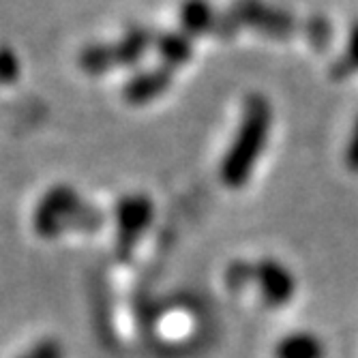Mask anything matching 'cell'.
<instances>
[{
  "mask_svg": "<svg viewBox=\"0 0 358 358\" xmlns=\"http://www.w3.org/2000/svg\"><path fill=\"white\" fill-rule=\"evenodd\" d=\"M152 43H155V35L148 28L131 26L116 43H112L118 67H136L146 56V52L152 48Z\"/></svg>",
  "mask_w": 358,
  "mask_h": 358,
  "instance_id": "10",
  "label": "cell"
},
{
  "mask_svg": "<svg viewBox=\"0 0 358 358\" xmlns=\"http://www.w3.org/2000/svg\"><path fill=\"white\" fill-rule=\"evenodd\" d=\"M275 358H327V343L311 331H294L283 335L273 350Z\"/></svg>",
  "mask_w": 358,
  "mask_h": 358,
  "instance_id": "9",
  "label": "cell"
},
{
  "mask_svg": "<svg viewBox=\"0 0 358 358\" xmlns=\"http://www.w3.org/2000/svg\"><path fill=\"white\" fill-rule=\"evenodd\" d=\"M174 73L168 67H152L134 73L122 86V99L129 106H146L172 86Z\"/></svg>",
  "mask_w": 358,
  "mask_h": 358,
  "instance_id": "6",
  "label": "cell"
},
{
  "mask_svg": "<svg viewBox=\"0 0 358 358\" xmlns=\"http://www.w3.org/2000/svg\"><path fill=\"white\" fill-rule=\"evenodd\" d=\"M80 69L88 76H106L114 67H118L114 45L112 43H88L82 48L80 56Z\"/></svg>",
  "mask_w": 358,
  "mask_h": 358,
  "instance_id": "11",
  "label": "cell"
},
{
  "mask_svg": "<svg viewBox=\"0 0 358 358\" xmlns=\"http://www.w3.org/2000/svg\"><path fill=\"white\" fill-rule=\"evenodd\" d=\"M343 161H345V168L352 174H358V118L352 127V134L348 138L345 144V152H343Z\"/></svg>",
  "mask_w": 358,
  "mask_h": 358,
  "instance_id": "16",
  "label": "cell"
},
{
  "mask_svg": "<svg viewBox=\"0 0 358 358\" xmlns=\"http://www.w3.org/2000/svg\"><path fill=\"white\" fill-rule=\"evenodd\" d=\"M17 358H64V348L58 339L45 337L32 348H28L26 352H22Z\"/></svg>",
  "mask_w": 358,
  "mask_h": 358,
  "instance_id": "14",
  "label": "cell"
},
{
  "mask_svg": "<svg viewBox=\"0 0 358 358\" xmlns=\"http://www.w3.org/2000/svg\"><path fill=\"white\" fill-rule=\"evenodd\" d=\"M253 283L262 303L271 309H283L296 299L299 281L277 257H259L253 264Z\"/></svg>",
  "mask_w": 358,
  "mask_h": 358,
  "instance_id": "5",
  "label": "cell"
},
{
  "mask_svg": "<svg viewBox=\"0 0 358 358\" xmlns=\"http://www.w3.org/2000/svg\"><path fill=\"white\" fill-rule=\"evenodd\" d=\"M241 28H253L271 39H287L296 32V17L289 11L268 5L266 0H234L227 9Z\"/></svg>",
  "mask_w": 358,
  "mask_h": 358,
  "instance_id": "4",
  "label": "cell"
},
{
  "mask_svg": "<svg viewBox=\"0 0 358 358\" xmlns=\"http://www.w3.org/2000/svg\"><path fill=\"white\" fill-rule=\"evenodd\" d=\"M155 219V204L144 193H127L114 206L116 223V249L120 257H127L140 243L144 232Z\"/></svg>",
  "mask_w": 358,
  "mask_h": 358,
  "instance_id": "3",
  "label": "cell"
},
{
  "mask_svg": "<svg viewBox=\"0 0 358 358\" xmlns=\"http://www.w3.org/2000/svg\"><path fill=\"white\" fill-rule=\"evenodd\" d=\"M354 73H358V20L350 26L345 50H343L341 58L335 60L333 69H331V78L345 80V78H352Z\"/></svg>",
  "mask_w": 358,
  "mask_h": 358,
  "instance_id": "12",
  "label": "cell"
},
{
  "mask_svg": "<svg viewBox=\"0 0 358 358\" xmlns=\"http://www.w3.org/2000/svg\"><path fill=\"white\" fill-rule=\"evenodd\" d=\"M305 32H307L309 41L313 45H317V48H324V45L331 41V37H333V30H331L329 20L327 17H320V15H313V17L307 20Z\"/></svg>",
  "mask_w": 358,
  "mask_h": 358,
  "instance_id": "15",
  "label": "cell"
},
{
  "mask_svg": "<svg viewBox=\"0 0 358 358\" xmlns=\"http://www.w3.org/2000/svg\"><path fill=\"white\" fill-rule=\"evenodd\" d=\"M271 129H273L271 101L259 92L249 94L243 106L236 134L219 166V178L227 189H243L249 182L259 157L264 155V148L271 138Z\"/></svg>",
  "mask_w": 358,
  "mask_h": 358,
  "instance_id": "1",
  "label": "cell"
},
{
  "mask_svg": "<svg viewBox=\"0 0 358 358\" xmlns=\"http://www.w3.org/2000/svg\"><path fill=\"white\" fill-rule=\"evenodd\" d=\"M103 225V215L86 204L71 185L48 189L32 213V230L43 241H56L69 230L92 232Z\"/></svg>",
  "mask_w": 358,
  "mask_h": 358,
  "instance_id": "2",
  "label": "cell"
},
{
  "mask_svg": "<svg viewBox=\"0 0 358 358\" xmlns=\"http://www.w3.org/2000/svg\"><path fill=\"white\" fill-rule=\"evenodd\" d=\"M20 71H22V64H20L17 54L11 48L3 45L0 48V86L13 84L20 78Z\"/></svg>",
  "mask_w": 358,
  "mask_h": 358,
  "instance_id": "13",
  "label": "cell"
},
{
  "mask_svg": "<svg viewBox=\"0 0 358 358\" xmlns=\"http://www.w3.org/2000/svg\"><path fill=\"white\" fill-rule=\"evenodd\" d=\"M219 13L208 0H182L178 7V24L180 30L193 37H204L213 35L217 26Z\"/></svg>",
  "mask_w": 358,
  "mask_h": 358,
  "instance_id": "7",
  "label": "cell"
},
{
  "mask_svg": "<svg viewBox=\"0 0 358 358\" xmlns=\"http://www.w3.org/2000/svg\"><path fill=\"white\" fill-rule=\"evenodd\" d=\"M159 60L164 62V67L176 69L187 64L193 56V39L182 30H164L155 35L152 43Z\"/></svg>",
  "mask_w": 358,
  "mask_h": 358,
  "instance_id": "8",
  "label": "cell"
}]
</instances>
